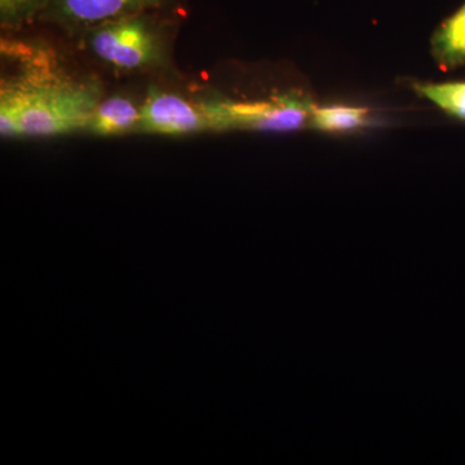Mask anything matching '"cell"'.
I'll list each match as a JSON object with an SVG mask.
<instances>
[{
    "label": "cell",
    "instance_id": "1",
    "mask_svg": "<svg viewBox=\"0 0 465 465\" xmlns=\"http://www.w3.org/2000/svg\"><path fill=\"white\" fill-rule=\"evenodd\" d=\"M11 63L0 84L3 139H35L84 133L104 97L94 76L79 75L50 45L3 41Z\"/></svg>",
    "mask_w": 465,
    "mask_h": 465
},
{
    "label": "cell",
    "instance_id": "2",
    "mask_svg": "<svg viewBox=\"0 0 465 465\" xmlns=\"http://www.w3.org/2000/svg\"><path fill=\"white\" fill-rule=\"evenodd\" d=\"M177 27L171 11H150L94 27L76 38L85 54L113 74H154L173 67Z\"/></svg>",
    "mask_w": 465,
    "mask_h": 465
},
{
    "label": "cell",
    "instance_id": "3",
    "mask_svg": "<svg viewBox=\"0 0 465 465\" xmlns=\"http://www.w3.org/2000/svg\"><path fill=\"white\" fill-rule=\"evenodd\" d=\"M213 131L293 133L309 127L314 105L299 91L264 100L235 101L213 97L200 101Z\"/></svg>",
    "mask_w": 465,
    "mask_h": 465
},
{
    "label": "cell",
    "instance_id": "4",
    "mask_svg": "<svg viewBox=\"0 0 465 465\" xmlns=\"http://www.w3.org/2000/svg\"><path fill=\"white\" fill-rule=\"evenodd\" d=\"M177 0H51L39 21L79 36L87 30L150 11H171Z\"/></svg>",
    "mask_w": 465,
    "mask_h": 465
},
{
    "label": "cell",
    "instance_id": "5",
    "mask_svg": "<svg viewBox=\"0 0 465 465\" xmlns=\"http://www.w3.org/2000/svg\"><path fill=\"white\" fill-rule=\"evenodd\" d=\"M207 131L213 130L200 101L194 103L177 92L149 85L142 104L139 133L185 136Z\"/></svg>",
    "mask_w": 465,
    "mask_h": 465
},
{
    "label": "cell",
    "instance_id": "6",
    "mask_svg": "<svg viewBox=\"0 0 465 465\" xmlns=\"http://www.w3.org/2000/svg\"><path fill=\"white\" fill-rule=\"evenodd\" d=\"M142 103L130 94L104 96L94 109L84 133L91 136L116 137L139 133Z\"/></svg>",
    "mask_w": 465,
    "mask_h": 465
},
{
    "label": "cell",
    "instance_id": "7",
    "mask_svg": "<svg viewBox=\"0 0 465 465\" xmlns=\"http://www.w3.org/2000/svg\"><path fill=\"white\" fill-rule=\"evenodd\" d=\"M430 54L446 72L465 66V2L434 30Z\"/></svg>",
    "mask_w": 465,
    "mask_h": 465
},
{
    "label": "cell",
    "instance_id": "8",
    "mask_svg": "<svg viewBox=\"0 0 465 465\" xmlns=\"http://www.w3.org/2000/svg\"><path fill=\"white\" fill-rule=\"evenodd\" d=\"M371 124L370 110L361 106H316L312 113L309 127L326 134H351Z\"/></svg>",
    "mask_w": 465,
    "mask_h": 465
},
{
    "label": "cell",
    "instance_id": "9",
    "mask_svg": "<svg viewBox=\"0 0 465 465\" xmlns=\"http://www.w3.org/2000/svg\"><path fill=\"white\" fill-rule=\"evenodd\" d=\"M412 88L424 99L432 101L446 114L465 121V82L414 84Z\"/></svg>",
    "mask_w": 465,
    "mask_h": 465
},
{
    "label": "cell",
    "instance_id": "10",
    "mask_svg": "<svg viewBox=\"0 0 465 465\" xmlns=\"http://www.w3.org/2000/svg\"><path fill=\"white\" fill-rule=\"evenodd\" d=\"M51 0H0V26L17 32L41 18Z\"/></svg>",
    "mask_w": 465,
    "mask_h": 465
}]
</instances>
